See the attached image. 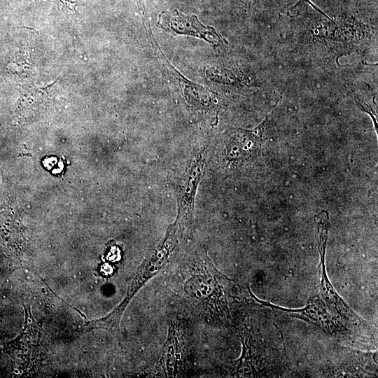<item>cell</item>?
Returning <instances> with one entry per match:
<instances>
[{
  "label": "cell",
  "mask_w": 378,
  "mask_h": 378,
  "mask_svg": "<svg viewBox=\"0 0 378 378\" xmlns=\"http://www.w3.org/2000/svg\"><path fill=\"white\" fill-rule=\"evenodd\" d=\"M208 149H199L190 157L176 185L178 217L188 221L193 218L195 196L198 186L204 174Z\"/></svg>",
  "instance_id": "1"
},
{
  "label": "cell",
  "mask_w": 378,
  "mask_h": 378,
  "mask_svg": "<svg viewBox=\"0 0 378 378\" xmlns=\"http://www.w3.org/2000/svg\"><path fill=\"white\" fill-rule=\"evenodd\" d=\"M267 121V118L253 130L232 128L228 130L224 157L229 166L236 167L257 157L261 149Z\"/></svg>",
  "instance_id": "2"
},
{
  "label": "cell",
  "mask_w": 378,
  "mask_h": 378,
  "mask_svg": "<svg viewBox=\"0 0 378 378\" xmlns=\"http://www.w3.org/2000/svg\"><path fill=\"white\" fill-rule=\"evenodd\" d=\"M158 26L166 31L197 37L216 46L220 41L215 29L204 26L195 15H186L177 10L160 13Z\"/></svg>",
  "instance_id": "3"
},
{
  "label": "cell",
  "mask_w": 378,
  "mask_h": 378,
  "mask_svg": "<svg viewBox=\"0 0 378 378\" xmlns=\"http://www.w3.org/2000/svg\"><path fill=\"white\" fill-rule=\"evenodd\" d=\"M2 0H0V2ZM53 1L55 4H57L62 8H65L66 10L70 11L74 14H78L76 11V2L72 1L71 0H48Z\"/></svg>",
  "instance_id": "4"
},
{
  "label": "cell",
  "mask_w": 378,
  "mask_h": 378,
  "mask_svg": "<svg viewBox=\"0 0 378 378\" xmlns=\"http://www.w3.org/2000/svg\"><path fill=\"white\" fill-rule=\"evenodd\" d=\"M248 2L251 3L253 1L254 2H258V0H246Z\"/></svg>",
  "instance_id": "5"
}]
</instances>
